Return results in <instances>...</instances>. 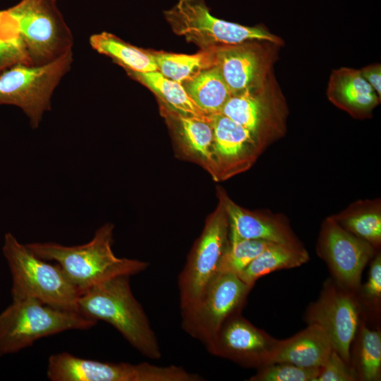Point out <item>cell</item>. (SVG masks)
I'll use <instances>...</instances> for the list:
<instances>
[{"mask_svg":"<svg viewBox=\"0 0 381 381\" xmlns=\"http://www.w3.org/2000/svg\"><path fill=\"white\" fill-rule=\"evenodd\" d=\"M114 226L105 224L87 243L66 246L55 242L30 243L26 246L36 256L58 262L70 282L82 294L109 279L132 276L146 270V262L116 257L112 250Z\"/></svg>","mask_w":381,"mask_h":381,"instance_id":"1","label":"cell"},{"mask_svg":"<svg viewBox=\"0 0 381 381\" xmlns=\"http://www.w3.org/2000/svg\"><path fill=\"white\" fill-rule=\"evenodd\" d=\"M78 312L87 318L112 325L143 356L153 360L161 358L155 333L131 291L130 276L109 279L80 294Z\"/></svg>","mask_w":381,"mask_h":381,"instance_id":"2","label":"cell"},{"mask_svg":"<svg viewBox=\"0 0 381 381\" xmlns=\"http://www.w3.org/2000/svg\"><path fill=\"white\" fill-rule=\"evenodd\" d=\"M2 251L12 275L13 299L32 297L56 308L78 312L80 291L59 264L45 262L11 233L5 234Z\"/></svg>","mask_w":381,"mask_h":381,"instance_id":"3","label":"cell"},{"mask_svg":"<svg viewBox=\"0 0 381 381\" xmlns=\"http://www.w3.org/2000/svg\"><path fill=\"white\" fill-rule=\"evenodd\" d=\"M97 322L35 298H14L0 314V356L18 352L39 339L66 330L90 329Z\"/></svg>","mask_w":381,"mask_h":381,"instance_id":"4","label":"cell"},{"mask_svg":"<svg viewBox=\"0 0 381 381\" xmlns=\"http://www.w3.org/2000/svg\"><path fill=\"white\" fill-rule=\"evenodd\" d=\"M73 51L40 66L19 63L0 73V104L20 108L32 128L39 127L44 114L50 111L52 96L70 71Z\"/></svg>","mask_w":381,"mask_h":381,"instance_id":"5","label":"cell"},{"mask_svg":"<svg viewBox=\"0 0 381 381\" xmlns=\"http://www.w3.org/2000/svg\"><path fill=\"white\" fill-rule=\"evenodd\" d=\"M6 11L17 25L31 65L50 63L72 51L73 36L56 0H20Z\"/></svg>","mask_w":381,"mask_h":381,"instance_id":"6","label":"cell"},{"mask_svg":"<svg viewBox=\"0 0 381 381\" xmlns=\"http://www.w3.org/2000/svg\"><path fill=\"white\" fill-rule=\"evenodd\" d=\"M172 30L187 42L204 49L236 45L250 41L282 43L276 35L262 27H248L213 16L204 0H179L164 11Z\"/></svg>","mask_w":381,"mask_h":381,"instance_id":"7","label":"cell"},{"mask_svg":"<svg viewBox=\"0 0 381 381\" xmlns=\"http://www.w3.org/2000/svg\"><path fill=\"white\" fill-rule=\"evenodd\" d=\"M47 377L52 381H202L204 378L174 365L101 362L66 352L52 355Z\"/></svg>","mask_w":381,"mask_h":381,"instance_id":"8","label":"cell"},{"mask_svg":"<svg viewBox=\"0 0 381 381\" xmlns=\"http://www.w3.org/2000/svg\"><path fill=\"white\" fill-rule=\"evenodd\" d=\"M253 288L235 274L218 273L195 302L181 309L182 329L205 346L228 318L242 311Z\"/></svg>","mask_w":381,"mask_h":381,"instance_id":"9","label":"cell"},{"mask_svg":"<svg viewBox=\"0 0 381 381\" xmlns=\"http://www.w3.org/2000/svg\"><path fill=\"white\" fill-rule=\"evenodd\" d=\"M364 309L356 292L336 282L326 280L317 301L307 308L304 320L308 325L318 326L329 339L332 349L351 365V349Z\"/></svg>","mask_w":381,"mask_h":381,"instance_id":"10","label":"cell"},{"mask_svg":"<svg viewBox=\"0 0 381 381\" xmlns=\"http://www.w3.org/2000/svg\"><path fill=\"white\" fill-rule=\"evenodd\" d=\"M229 244L228 214L222 200L209 217L178 277L180 308L193 302L218 274L221 259Z\"/></svg>","mask_w":381,"mask_h":381,"instance_id":"11","label":"cell"},{"mask_svg":"<svg viewBox=\"0 0 381 381\" xmlns=\"http://www.w3.org/2000/svg\"><path fill=\"white\" fill-rule=\"evenodd\" d=\"M266 86L231 95L220 111L249 131L262 152L285 135L288 116L282 96Z\"/></svg>","mask_w":381,"mask_h":381,"instance_id":"12","label":"cell"},{"mask_svg":"<svg viewBox=\"0 0 381 381\" xmlns=\"http://www.w3.org/2000/svg\"><path fill=\"white\" fill-rule=\"evenodd\" d=\"M316 252L325 262L332 278L356 292L361 285L364 268L378 250L343 229L331 215L321 224Z\"/></svg>","mask_w":381,"mask_h":381,"instance_id":"13","label":"cell"},{"mask_svg":"<svg viewBox=\"0 0 381 381\" xmlns=\"http://www.w3.org/2000/svg\"><path fill=\"white\" fill-rule=\"evenodd\" d=\"M280 341L253 325L240 311L224 321L205 348L214 356L258 369L272 362Z\"/></svg>","mask_w":381,"mask_h":381,"instance_id":"14","label":"cell"},{"mask_svg":"<svg viewBox=\"0 0 381 381\" xmlns=\"http://www.w3.org/2000/svg\"><path fill=\"white\" fill-rule=\"evenodd\" d=\"M215 179H226L248 169L262 152L249 131L228 117L211 115Z\"/></svg>","mask_w":381,"mask_h":381,"instance_id":"15","label":"cell"},{"mask_svg":"<svg viewBox=\"0 0 381 381\" xmlns=\"http://www.w3.org/2000/svg\"><path fill=\"white\" fill-rule=\"evenodd\" d=\"M220 198L228 214L230 242L254 239L276 243H301L283 214L244 209L224 192Z\"/></svg>","mask_w":381,"mask_h":381,"instance_id":"16","label":"cell"},{"mask_svg":"<svg viewBox=\"0 0 381 381\" xmlns=\"http://www.w3.org/2000/svg\"><path fill=\"white\" fill-rule=\"evenodd\" d=\"M246 43L214 49L215 66L231 95L260 87L267 82L266 58L257 49Z\"/></svg>","mask_w":381,"mask_h":381,"instance_id":"17","label":"cell"},{"mask_svg":"<svg viewBox=\"0 0 381 381\" xmlns=\"http://www.w3.org/2000/svg\"><path fill=\"white\" fill-rule=\"evenodd\" d=\"M327 95L333 104L356 119L370 116L380 100L361 71L349 68L332 72Z\"/></svg>","mask_w":381,"mask_h":381,"instance_id":"18","label":"cell"},{"mask_svg":"<svg viewBox=\"0 0 381 381\" xmlns=\"http://www.w3.org/2000/svg\"><path fill=\"white\" fill-rule=\"evenodd\" d=\"M332 350L324 332L315 325H308L306 328L293 337L280 341L271 363H288L303 368H322Z\"/></svg>","mask_w":381,"mask_h":381,"instance_id":"19","label":"cell"},{"mask_svg":"<svg viewBox=\"0 0 381 381\" xmlns=\"http://www.w3.org/2000/svg\"><path fill=\"white\" fill-rule=\"evenodd\" d=\"M310 260L303 243H276L268 246L237 277L253 287L260 277L281 270L301 266Z\"/></svg>","mask_w":381,"mask_h":381,"instance_id":"20","label":"cell"},{"mask_svg":"<svg viewBox=\"0 0 381 381\" xmlns=\"http://www.w3.org/2000/svg\"><path fill=\"white\" fill-rule=\"evenodd\" d=\"M345 230L380 250L381 246L380 198L356 200L332 215Z\"/></svg>","mask_w":381,"mask_h":381,"instance_id":"21","label":"cell"},{"mask_svg":"<svg viewBox=\"0 0 381 381\" xmlns=\"http://www.w3.org/2000/svg\"><path fill=\"white\" fill-rule=\"evenodd\" d=\"M91 47L97 53L111 58L127 71L147 73L157 71L152 54L136 47L108 32L92 35Z\"/></svg>","mask_w":381,"mask_h":381,"instance_id":"22","label":"cell"},{"mask_svg":"<svg viewBox=\"0 0 381 381\" xmlns=\"http://www.w3.org/2000/svg\"><path fill=\"white\" fill-rule=\"evenodd\" d=\"M351 350V364L360 381L381 378V333L368 327L365 318L358 327Z\"/></svg>","mask_w":381,"mask_h":381,"instance_id":"23","label":"cell"},{"mask_svg":"<svg viewBox=\"0 0 381 381\" xmlns=\"http://www.w3.org/2000/svg\"><path fill=\"white\" fill-rule=\"evenodd\" d=\"M128 73L154 91L172 110L183 115L205 120L211 119V115L207 114L194 102L181 83L164 77L157 71Z\"/></svg>","mask_w":381,"mask_h":381,"instance_id":"24","label":"cell"},{"mask_svg":"<svg viewBox=\"0 0 381 381\" xmlns=\"http://www.w3.org/2000/svg\"><path fill=\"white\" fill-rule=\"evenodd\" d=\"M194 102L207 114L220 113L231 93L217 66L201 71L183 84Z\"/></svg>","mask_w":381,"mask_h":381,"instance_id":"25","label":"cell"},{"mask_svg":"<svg viewBox=\"0 0 381 381\" xmlns=\"http://www.w3.org/2000/svg\"><path fill=\"white\" fill-rule=\"evenodd\" d=\"M174 111L178 131L186 148L206 163L214 174V131L211 119L205 120Z\"/></svg>","mask_w":381,"mask_h":381,"instance_id":"26","label":"cell"},{"mask_svg":"<svg viewBox=\"0 0 381 381\" xmlns=\"http://www.w3.org/2000/svg\"><path fill=\"white\" fill-rule=\"evenodd\" d=\"M214 49H204L193 55L164 52L152 55L157 71L164 77L183 85L203 70L215 65Z\"/></svg>","mask_w":381,"mask_h":381,"instance_id":"27","label":"cell"},{"mask_svg":"<svg viewBox=\"0 0 381 381\" xmlns=\"http://www.w3.org/2000/svg\"><path fill=\"white\" fill-rule=\"evenodd\" d=\"M19 63L31 65L16 23L6 9L0 11V73Z\"/></svg>","mask_w":381,"mask_h":381,"instance_id":"28","label":"cell"},{"mask_svg":"<svg viewBox=\"0 0 381 381\" xmlns=\"http://www.w3.org/2000/svg\"><path fill=\"white\" fill-rule=\"evenodd\" d=\"M273 243L264 240H240L229 241L223 255L218 273L238 275L256 258L268 246Z\"/></svg>","mask_w":381,"mask_h":381,"instance_id":"29","label":"cell"},{"mask_svg":"<svg viewBox=\"0 0 381 381\" xmlns=\"http://www.w3.org/2000/svg\"><path fill=\"white\" fill-rule=\"evenodd\" d=\"M321 368H303L288 363H271L257 369L249 381H315Z\"/></svg>","mask_w":381,"mask_h":381,"instance_id":"30","label":"cell"},{"mask_svg":"<svg viewBox=\"0 0 381 381\" xmlns=\"http://www.w3.org/2000/svg\"><path fill=\"white\" fill-rule=\"evenodd\" d=\"M364 312L378 314L381 301V253L377 252L370 262L367 282L356 292Z\"/></svg>","mask_w":381,"mask_h":381,"instance_id":"31","label":"cell"},{"mask_svg":"<svg viewBox=\"0 0 381 381\" xmlns=\"http://www.w3.org/2000/svg\"><path fill=\"white\" fill-rule=\"evenodd\" d=\"M353 367L334 350L326 363L321 368L315 381H358Z\"/></svg>","mask_w":381,"mask_h":381,"instance_id":"32","label":"cell"},{"mask_svg":"<svg viewBox=\"0 0 381 381\" xmlns=\"http://www.w3.org/2000/svg\"><path fill=\"white\" fill-rule=\"evenodd\" d=\"M362 76L374 89L377 95H381V66L380 64H372L364 67L361 71Z\"/></svg>","mask_w":381,"mask_h":381,"instance_id":"33","label":"cell"}]
</instances>
